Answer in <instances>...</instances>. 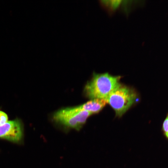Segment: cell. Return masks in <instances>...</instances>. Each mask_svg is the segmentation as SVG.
Instances as JSON below:
<instances>
[{"mask_svg":"<svg viewBox=\"0 0 168 168\" xmlns=\"http://www.w3.org/2000/svg\"><path fill=\"white\" fill-rule=\"evenodd\" d=\"M91 115V113L79 110L75 106L58 110L53 114L52 119L55 123L63 127L78 131Z\"/></svg>","mask_w":168,"mask_h":168,"instance_id":"3957f363","label":"cell"},{"mask_svg":"<svg viewBox=\"0 0 168 168\" xmlns=\"http://www.w3.org/2000/svg\"><path fill=\"white\" fill-rule=\"evenodd\" d=\"M106 99L116 116L120 117L137 102L138 96L133 88L120 83Z\"/></svg>","mask_w":168,"mask_h":168,"instance_id":"7a4b0ae2","label":"cell"},{"mask_svg":"<svg viewBox=\"0 0 168 168\" xmlns=\"http://www.w3.org/2000/svg\"><path fill=\"white\" fill-rule=\"evenodd\" d=\"M23 137V125L19 119L8 121L0 126V138L19 143L22 142Z\"/></svg>","mask_w":168,"mask_h":168,"instance_id":"277c9868","label":"cell"},{"mask_svg":"<svg viewBox=\"0 0 168 168\" xmlns=\"http://www.w3.org/2000/svg\"><path fill=\"white\" fill-rule=\"evenodd\" d=\"M163 128L165 133H168V116L166 118L163 123Z\"/></svg>","mask_w":168,"mask_h":168,"instance_id":"ba28073f","label":"cell"},{"mask_svg":"<svg viewBox=\"0 0 168 168\" xmlns=\"http://www.w3.org/2000/svg\"><path fill=\"white\" fill-rule=\"evenodd\" d=\"M7 114L4 112L0 110V126L2 125L8 121Z\"/></svg>","mask_w":168,"mask_h":168,"instance_id":"52a82bcc","label":"cell"},{"mask_svg":"<svg viewBox=\"0 0 168 168\" xmlns=\"http://www.w3.org/2000/svg\"><path fill=\"white\" fill-rule=\"evenodd\" d=\"M166 136L168 138V133H165Z\"/></svg>","mask_w":168,"mask_h":168,"instance_id":"9c48e42d","label":"cell"},{"mask_svg":"<svg viewBox=\"0 0 168 168\" xmlns=\"http://www.w3.org/2000/svg\"><path fill=\"white\" fill-rule=\"evenodd\" d=\"M107 104L106 99H94L76 107L79 110L87 111L94 114L100 112Z\"/></svg>","mask_w":168,"mask_h":168,"instance_id":"5b68a950","label":"cell"},{"mask_svg":"<svg viewBox=\"0 0 168 168\" xmlns=\"http://www.w3.org/2000/svg\"><path fill=\"white\" fill-rule=\"evenodd\" d=\"M121 0L101 1V3L102 6L110 12L114 11L120 5Z\"/></svg>","mask_w":168,"mask_h":168,"instance_id":"8992f818","label":"cell"},{"mask_svg":"<svg viewBox=\"0 0 168 168\" xmlns=\"http://www.w3.org/2000/svg\"><path fill=\"white\" fill-rule=\"evenodd\" d=\"M120 76H113L109 73L93 72L92 77L85 86V96L90 99H106L110 94L120 84Z\"/></svg>","mask_w":168,"mask_h":168,"instance_id":"6da1fadb","label":"cell"}]
</instances>
